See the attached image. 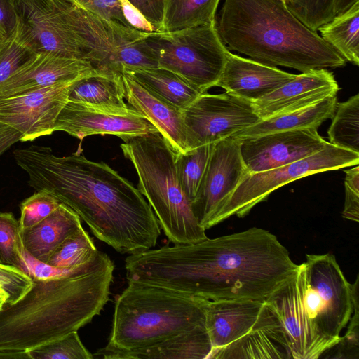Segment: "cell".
<instances>
[{
  "instance_id": "6da1fadb",
  "label": "cell",
  "mask_w": 359,
  "mask_h": 359,
  "mask_svg": "<svg viewBox=\"0 0 359 359\" xmlns=\"http://www.w3.org/2000/svg\"><path fill=\"white\" fill-rule=\"evenodd\" d=\"M298 264L271 232L257 227L129 255L128 280L209 301L266 300Z\"/></svg>"
},
{
  "instance_id": "7a4b0ae2",
  "label": "cell",
  "mask_w": 359,
  "mask_h": 359,
  "mask_svg": "<svg viewBox=\"0 0 359 359\" xmlns=\"http://www.w3.org/2000/svg\"><path fill=\"white\" fill-rule=\"evenodd\" d=\"M17 165L28 184L45 191L73 210L94 236L121 254L155 247L161 226L139 189L103 161L78 153L54 155L49 147L16 149Z\"/></svg>"
},
{
  "instance_id": "3957f363",
  "label": "cell",
  "mask_w": 359,
  "mask_h": 359,
  "mask_svg": "<svg viewBox=\"0 0 359 359\" xmlns=\"http://www.w3.org/2000/svg\"><path fill=\"white\" fill-rule=\"evenodd\" d=\"M114 264L104 252L60 277L32 278L29 290L0 311V352L27 351L77 331L109 299Z\"/></svg>"
},
{
  "instance_id": "277c9868",
  "label": "cell",
  "mask_w": 359,
  "mask_h": 359,
  "mask_svg": "<svg viewBox=\"0 0 359 359\" xmlns=\"http://www.w3.org/2000/svg\"><path fill=\"white\" fill-rule=\"evenodd\" d=\"M266 301L285 330L292 359H318L341 339L353 313L352 285L331 253L306 260Z\"/></svg>"
},
{
  "instance_id": "5b68a950",
  "label": "cell",
  "mask_w": 359,
  "mask_h": 359,
  "mask_svg": "<svg viewBox=\"0 0 359 359\" xmlns=\"http://www.w3.org/2000/svg\"><path fill=\"white\" fill-rule=\"evenodd\" d=\"M215 26L228 50L266 65L306 72L346 65V60L295 17L283 0H225Z\"/></svg>"
},
{
  "instance_id": "8992f818",
  "label": "cell",
  "mask_w": 359,
  "mask_h": 359,
  "mask_svg": "<svg viewBox=\"0 0 359 359\" xmlns=\"http://www.w3.org/2000/svg\"><path fill=\"white\" fill-rule=\"evenodd\" d=\"M209 300L128 280L116 296L106 351H135L205 325Z\"/></svg>"
},
{
  "instance_id": "52a82bcc",
  "label": "cell",
  "mask_w": 359,
  "mask_h": 359,
  "mask_svg": "<svg viewBox=\"0 0 359 359\" xmlns=\"http://www.w3.org/2000/svg\"><path fill=\"white\" fill-rule=\"evenodd\" d=\"M121 149L133 165L139 179L137 189L147 199L168 241L182 245L207 238L179 182L176 154L160 133L130 138Z\"/></svg>"
},
{
  "instance_id": "ba28073f",
  "label": "cell",
  "mask_w": 359,
  "mask_h": 359,
  "mask_svg": "<svg viewBox=\"0 0 359 359\" xmlns=\"http://www.w3.org/2000/svg\"><path fill=\"white\" fill-rule=\"evenodd\" d=\"M144 41L158 67L175 73L201 93L215 86L229 51L217 33L215 20L183 29L147 34Z\"/></svg>"
},
{
  "instance_id": "9c48e42d",
  "label": "cell",
  "mask_w": 359,
  "mask_h": 359,
  "mask_svg": "<svg viewBox=\"0 0 359 359\" xmlns=\"http://www.w3.org/2000/svg\"><path fill=\"white\" fill-rule=\"evenodd\" d=\"M70 25L80 40L87 60L97 73L118 74L124 68L158 67L145 43L147 35L130 30L65 0Z\"/></svg>"
},
{
  "instance_id": "30bf717a",
  "label": "cell",
  "mask_w": 359,
  "mask_h": 359,
  "mask_svg": "<svg viewBox=\"0 0 359 359\" xmlns=\"http://www.w3.org/2000/svg\"><path fill=\"white\" fill-rule=\"evenodd\" d=\"M358 163L359 153L330 143L322 150L290 164L259 172H247L216 213L212 227L234 215L245 217L273 191L290 182Z\"/></svg>"
},
{
  "instance_id": "8fae6325",
  "label": "cell",
  "mask_w": 359,
  "mask_h": 359,
  "mask_svg": "<svg viewBox=\"0 0 359 359\" xmlns=\"http://www.w3.org/2000/svg\"><path fill=\"white\" fill-rule=\"evenodd\" d=\"M182 111L187 151L228 138L261 120L251 102L227 92L201 93Z\"/></svg>"
},
{
  "instance_id": "7c38bea8",
  "label": "cell",
  "mask_w": 359,
  "mask_h": 359,
  "mask_svg": "<svg viewBox=\"0 0 359 359\" xmlns=\"http://www.w3.org/2000/svg\"><path fill=\"white\" fill-rule=\"evenodd\" d=\"M13 4L23 34L35 53L87 60L70 25L65 0H13Z\"/></svg>"
},
{
  "instance_id": "4fadbf2b",
  "label": "cell",
  "mask_w": 359,
  "mask_h": 359,
  "mask_svg": "<svg viewBox=\"0 0 359 359\" xmlns=\"http://www.w3.org/2000/svg\"><path fill=\"white\" fill-rule=\"evenodd\" d=\"M246 173L238 138L229 137L214 143L198 192L191 202L194 215L205 230L212 227L216 213Z\"/></svg>"
},
{
  "instance_id": "5bb4252c",
  "label": "cell",
  "mask_w": 359,
  "mask_h": 359,
  "mask_svg": "<svg viewBox=\"0 0 359 359\" xmlns=\"http://www.w3.org/2000/svg\"><path fill=\"white\" fill-rule=\"evenodd\" d=\"M76 81L0 98V122L22 133V142L52 134L57 117L67 102L69 89Z\"/></svg>"
},
{
  "instance_id": "9a60e30c",
  "label": "cell",
  "mask_w": 359,
  "mask_h": 359,
  "mask_svg": "<svg viewBox=\"0 0 359 359\" xmlns=\"http://www.w3.org/2000/svg\"><path fill=\"white\" fill-rule=\"evenodd\" d=\"M248 173L274 169L308 157L330 144L317 129L271 133L238 139Z\"/></svg>"
},
{
  "instance_id": "2e32d148",
  "label": "cell",
  "mask_w": 359,
  "mask_h": 359,
  "mask_svg": "<svg viewBox=\"0 0 359 359\" xmlns=\"http://www.w3.org/2000/svg\"><path fill=\"white\" fill-rule=\"evenodd\" d=\"M59 130L79 139L93 135H113L124 142L134 137L158 132L147 118L134 109L126 114H109L69 101L55 121L54 131Z\"/></svg>"
},
{
  "instance_id": "e0dca14e",
  "label": "cell",
  "mask_w": 359,
  "mask_h": 359,
  "mask_svg": "<svg viewBox=\"0 0 359 359\" xmlns=\"http://www.w3.org/2000/svg\"><path fill=\"white\" fill-rule=\"evenodd\" d=\"M97 72L90 62L36 53L0 84V98L13 97L57 83L73 81Z\"/></svg>"
},
{
  "instance_id": "ac0fdd59",
  "label": "cell",
  "mask_w": 359,
  "mask_h": 359,
  "mask_svg": "<svg viewBox=\"0 0 359 359\" xmlns=\"http://www.w3.org/2000/svg\"><path fill=\"white\" fill-rule=\"evenodd\" d=\"M339 85L327 69H312L296 76L271 93L252 102L255 112L265 119L304 108L337 94Z\"/></svg>"
},
{
  "instance_id": "d6986e66",
  "label": "cell",
  "mask_w": 359,
  "mask_h": 359,
  "mask_svg": "<svg viewBox=\"0 0 359 359\" xmlns=\"http://www.w3.org/2000/svg\"><path fill=\"white\" fill-rule=\"evenodd\" d=\"M295 76L296 74L280 70L276 67L242 57L229 50L224 67L215 86L253 102Z\"/></svg>"
},
{
  "instance_id": "ffe728a7",
  "label": "cell",
  "mask_w": 359,
  "mask_h": 359,
  "mask_svg": "<svg viewBox=\"0 0 359 359\" xmlns=\"http://www.w3.org/2000/svg\"><path fill=\"white\" fill-rule=\"evenodd\" d=\"M266 306V300L253 299L208 301L205 325L212 347L211 355L248 334Z\"/></svg>"
},
{
  "instance_id": "44dd1931",
  "label": "cell",
  "mask_w": 359,
  "mask_h": 359,
  "mask_svg": "<svg viewBox=\"0 0 359 359\" xmlns=\"http://www.w3.org/2000/svg\"><path fill=\"white\" fill-rule=\"evenodd\" d=\"M124 98L130 108L155 126L177 154L187 151L186 130L181 109L145 88L130 75L121 72Z\"/></svg>"
},
{
  "instance_id": "7402d4cb",
  "label": "cell",
  "mask_w": 359,
  "mask_h": 359,
  "mask_svg": "<svg viewBox=\"0 0 359 359\" xmlns=\"http://www.w3.org/2000/svg\"><path fill=\"white\" fill-rule=\"evenodd\" d=\"M266 303L262 318L248 334L214 352L210 359H292L283 326Z\"/></svg>"
},
{
  "instance_id": "603a6c76",
  "label": "cell",
  "mask_w": 359,
  "mask_h": 359,
  "mask_svg": "<svg viewBox=\"0 0 359 359\" xmlns=\"http://www.w3.org/2000/svg\"><path fill=\"white\" fill-rule=\"evenodd\" d=\"M212 351L206 326L198 327L135 351L98 350L93 358L106 359H209Z\"/></svg>"
},
{
  "instance_id": "cb8c5ba5",
  "label": "cell",
  "mask_w": 359,
  "mask_h": 359,
  "mask_svg": "<svg viewBox=\"0 0 359 359\" xmlns=\"http://www.w3.org/2000/svg\"><path fill=\"white\" fill-rule=\"evenodd\" d=\"M81 227L79 216L62 203L46 218L29 228L21 230L22 245L32 257L47 263L60 244Z\"/></svg>"
},
{
  "instance_id": "d4e9b609",
  "label": "cell",
  "mask_w": 359,
  "mask_h": 359,
  "mask_svg": "<svg viewBox=\"0 0 359 359\" xmlns=\"http://www.w3.org/2000/svg\"><path fill=\"white\" fill-rule=\"evenodd\" d=\"M121 73H93L76 81L68 93V101L81 103L102 112L126 114L132 111L123 100Z\"/></svg>"
},
{
  "instance_id": "484cf974",
  "label": "cell",
  "mask_w": 359,
  "mask_h": 359,
  "mask_svg": "<svg viewBox=\"0 0 359 359\" xmlns=\"http://www.w3.org/2000/svg\"><path fill=\"white\" fill-rule=\"evenodd\" d=\"M337 103V95H332L304 108L261 119L231 137L243 139L280 131L318 130L325 121L332 118Z\"/></svg>"
},
{
  "instance_id": "4316f807",
  "label": "cell",
  "mask_w": 359,
  "mask_h": 359,
  "mask_svg": "<svg viewBox=\"0 0 359 359\" xmlns=\"http://www.w3.org/2000/svg\"><path fill=\"white\" fill-rule=\"evenodd\" d=\"M123 72L181 110L189 106L201 94L179 76L163 68H124Z\"/></svg>"
},
{
  "instance_id": "83f0119b",
  "label": "cell",
  "mask_w": 359,
  "mask_h": 359,
  "mask_svg": "<svg viewBox=\"0 0 359 359\" xmlns=\"http://www.w3.org/2000/svg\"><path fill=\"white\" fill-rule=\"evenodd\" d=\"M318 30L346 61L359 65V1Z\"/></svg>"
},
{
  "instance_id": "f1b7e54d",
  "label": "cell",
  "mask_w": 359,
  "mask_h": 359,
  "mask_svg": "<svg viewBox=\"0 0 359 359\" xmlns=\"http://www.w3.org/2000/svg\"><path fill=\"white\" fill-rule=\"evenodd\" d=\"M220 0H165L163 27L172 32L215 20Z\"/></svg>"
},
{
  "instance_id": "f546056e",
  "label": "cell",
  "mask_w": 359,
  "mask_h": 359,
  "mask_svg": "<svg viewBox=\"0 0 359 359\" xmlns=\"http://www.w3.org/2000/svg\"><path fill=\"white\" fill-rule=\"evenodd\" d=\"M329 142L359 153V94L337 102L327 130Z\"/></svg>"
},
{
  "instance_id": "4dcf8cb0",
  "label": "cell",
  "mask_w": 359,
  "mask_h": 359,
  "mask_svg": "<svg viewBox=\"0 0 359 359\" xmlns=\"http://www.w3.org/2000/svg\"><path fill=\"white\" fill-rule=\"evenodd\" d=\"M214 144H208L175 155L177 177L191 203L206 170Z\"/></svg>"
},
{
  "instance_id": "1f68e13d",
  "label": "cell",
  "mask_w": 359,
  "mask_h": 359,
  "mask_svg": "<svg viewBox=\"0 0 359 359\" xmlns=\"http://www.w3.org/2000/svg\"><path fill=\"white\" fill-rule=\"evenodd\" d=\"M97 250L88 232L81 227L55 250L46 264L62 269H75L89 262Z\"/></svg>"
},
{
  "instance_id": "d6a6232c",
  "label": "cell",
  "mask_w": 359,
  "mask_h": 359,
  "mask_svg": "<svg viewBox=\"0 0 359 359\" xmlns=\"http://www.w3.org/2000/svg\"><path fill=\"white\" fill-rule=\"evenodd\" d=\"M35 53L25 36L16 18L11 31L0 41V84L8 79Z\"/></svg>"
},
{
  "instance_id": "836d02e7",
  "label": "cell",
  "mask_w": 359,
  "mask_h": 359,
  "mask_svg": "<svg viewBox=\"0 0 359 359\" xmlns=\"http://www.w3.org/2000/svg\"><path fill=\"white\" fill-rule=\"evenodd\" d=\"M0 264L17 268L29 275L20 222L11 212H0Z\"/></svg>"
},
{
  "instance_id": "e575fe53",
  "label": "cell",
  "mask_w": 359,
  "mask_h": 359,
  "mask_svg": "<svg viewBox=\"0 0 359 359\" xmlns=\"http://www.w3.org/2000/svg\"><path fill=\"white\" fill-rule=\"evenodd\" d=\"M30 359H92L93 355L84 346L77 331L27 351Z\"/></svg>"
},
{
  "instance_id": "d590c367",
  "label": "cell",
  "mask_w": 359,
  "mask_h": 359,
  "mask_svg": "<svg viewBox=\"0 0 359 359\" xmlns=\"http://www.w3.org/2000/svg\"><path fill=\"white\" fill-rule=\"evenodd\" d=\"M334 0H284L287 8L311 30L330 22L336 15Z\"/></svg>"
},
{
  "instance_id": "8d00e7d4",
  "label": "cell",
  "mask_w": 359,
  "mask_h": 359,
  "mask_svg": "<svg viewBox=\"0 0 359 359\" xmlns=\"http://www.w3.org/2000/svg\"><path fill=\"white\" fill-rule=\"evenodd\" d=\"M62 203L45 191H37L20 204L21 230L29 228L50 215Z\"/></svg>"
},
{
  "instance_id": "74e56055",
  "label": "cell",
  "mask_w": 359,
  "mask_h": 359,
  "mask_svg": "<svg viewBox=\"0 0 359 359\" xmlns=\"http://www.w3.org/2000/svg\"><path fill=\"white\" fill-rule=\"evenodd\" d=\"M358 276L352 285L353 313L346 325L347 330L344 337L335 345L339 346L336 351L337 358H359V301H358Z\"/></svg>"
},
{
  "instance_id": "f35d334b",
  "label": "cell",
  "mask_w": 359,
  "mask_h": 359,
  "mask_svg": "<svg viewBox=\"0 0 359 359\" xmlns=\"http://www.w3.org/2000/svg\"><path fill=\"white\" fill-rule=\"evenodd\" d=\"M33 280L24 271L0 264V288L7 296V303L14 304L31 288Z\"/></svg>"
},
{
  "instance_id": "ab89813d",
  "label": "cell",
  "mask_w": 359,
  "mask_h": 359,
  "mask_svg": "<svg viewBox=\"0 0 359 359\" xmlns=\"http://www.w3.org/2000/svg\"><path fill=\"white\" fill-rule=\"evenodd\" d=\"M80 7L125 29L134 30L125 20L119 0H71ZM136 31V30H134Z\"/></svg>"
},
{
  "instance_id": "60d3db41",
  "label": "cell",
  "mask_w": 359,
  "mask_h": 359,
  "mask_svg": "<svg viewBox=\"0 0 359 359\" xmlns=\"http://www.w3.org/2000/svg\"><path fill=\"white\" fill-rule=\"evenodd\" d=\"M119 2L123 17L132 29L147 34L163 32L128 0H119Z\"/></svg>"
},
{
  "instance_id": "b9f144b4",
  "label": "cell",
  "mask_w": 359,
  "mask_h": 359,
  "mask_svg": "<svg viewBox=\"0 0 359 359\" xmlns=\"http://www.w3.org/2000/svg\"><path fill=\"white\" fill-rule=\"evenodd\" d=\"M153 25L165 32L163 27L165 0H128Z\"/></svg>"
},
{
  "instance_id": "7bdbcfd3",
  "label": "cell",
  "mask_w": 359,
  "mask_h": 359,
  "mask_svg": "<svg viewBox=\"0 0 359 359\" xmlns=\"http://www.w3.org/2000/svg\"><path fill=\"white\" fill-rule=\"evenodd\" d=\"M16 22L13 0H0V36L4 39Z\"/></svg>"
},
{
  "instance_id": "ee69618b",
  "label": "cell",
  "mask_w": 359,
  "mask_h": 359,
  "mask_svg": "<svg viewBox=\"0 0 359 359\" xmlns=\"http://www.w3.org/2000/svg\"><path fill=\"white\" fill-rule=\"evenodd\" d=\"M342 216L345 219L358 222L359 191L345 187V202Z\"/></svg>"
},
{
  "instance_id": "f6af8a7d",
  "label": "cell",
  "mask_w": 359,
  "mask_h": 359,
  "mask_svg": "<svg viewBox=\"0 0 359 359\" xmlns=\"http://www.w3.org/2000/svg\"><path fill=\"white\" fill-rule=\"evenodd\" d=\"M23 134L15 128L0 122V156L18 141H22Z\"/></svg>"
},
{
  "instance_id": "bcb514c9",
  "label": "cell",
  "mask_w": 359,
  "mask_h": 359,
  "mask_svg": "<svg viewBox=\"0 0 359 359\" xmlns=\"http://www.w3.org/2000/svg\"><path fill=\"white\" fill-rule=\"evenodd\" d=\"M344 187L359 191V166L345 170Z\"/></svg>"
},
{
  "instance_id": "7dc6e473",
  "label": "cell",
  "mask_w": 359,
  "mask_h": 359,
  "mask_svg": "<svg viewBox=\"0 0 359 359\" xmlns=\"http://www.w3.org/2000/svg\"><path fill=\"white\" fill-rule=\"evenodd\" d=\"M358 1L359 0H334V12L335 15L343 13Z\"/></svg>"
},
{
  "instance_id": "c3c4849f",
  "label": "cell",
  "mask_w": 359,
  "mask_h": 359,
  "mask_svg": "<svg viewBox=\"0 0 359 359\" xmlns=\"http://www.w3.org/2000/svg\"><path fill=\"white\" fill-rule=\"evenodd\" d=\"M27 354L25 351L0 352V359H26Z\"/></svg>"
},
{
  "instance_id": "681fc988",
  "label": "cell",
  "mask_w": 359,
  "mask_h": 359,
  "mask_svg": "<svg viewBox=\"0 0 359 359\" xmlns=\"http://www.w3.org/2000/svg\"><path fill=\"white\" fill-rule=\"evenodd\" d=\"M7 303V296L5 292L0 288V311Z\"/></svg>"
},
{
  "instance_id": "f907efd6",
  "label": "cell",
  "mask_w": 359,
  "mask_h": 359,
  "mask_svg": "<svg viewBox=\"0 0 359 359\" xmlns=\"http://www.w3.org/2000/svg\"><path fill=\"white\" fill-rule=\"evenodd\" d=\"M1 39H2V38L1 37V36H0V41H1Z\"/></svg>"
},
{
  "instance_id": "816d5d0a",
  "label": "cell",
  "mask_w": 359,
  "mask_h": 359,
  "mask_svg": "<svg viewBox=\"0 0 359 359\" xmlns=\"http://www.w3.org/2000/svg\"><path fill=\"white\" fill-rule=\"evenodd\" d=\"M284 1V0H283Z\"/></svg>"
}]
</instances>
